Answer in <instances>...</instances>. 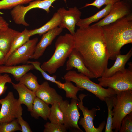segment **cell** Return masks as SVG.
Segmentation results:
<instances>
[{"mask_svg": "<svg viewBox=\"0 0 132 132\" xmlns=\"http://www.w3.org/2000/svg\"><path fill=\"white\" fill-rule=\"evenodd\" d=\"M34 69V66L30 64L18 66L2 65L0 66V74L3 73L11 74L15 80L19 81L20 79L23 75L30 71Z\"/></svg>", "mask_w": 132, "mask_h": 132, "instance_id": "18", "label": "cell"}, {"mask_svg": "<svg viewBox=\"0 0 132 132\" xmlns=\"http://www.w3.org/2000/svg\"><path fill=\"white\" fill-rule=\"evenodd\" d=\"M132 7L122 0L112 5L109 14L105 17L92 25L102 27L132 13Z\"/></svg>", "mask_w": 132, "mask_h": 132, "instance_id": "12", "label": "cell"}, {"mask_svg": "<svg viewBox=\"0 0 132 132\" xmlns=\"http://www.w3.org/2000/svg\"><path fill=\"white\" fill-rule=\"evenodd\" d=\"M0 123L9 122L22 116L23 108L12 92H9L5 98L0 99Z\"/></svg>", "mask_w": 132, "mask_h": 132, "instance_id": "8", "label": "cell"}, {"mask_svg": "<svg viewBox=\"0 0 132 132\" xmlns=\"http://www.w3.org/2000/svg\"><path fill=\"white\" fill-rule=\"evenodd\" d=\"M36 97L48 105L60 102L63 101L62 97L55 89L51 87L47 81L43 82L35 92Z\"/></svg>", "mask_w": 132, "mask_h": 132, "instance_id": "15", "label": "cell"}, {"mask_svg": "<svg viewBox=\"0 0 132 132\" xmlns=\"http://www.w3.org/2000/svg\"><path fill=\"white\" fill-rule=\"evenodd\" d=\"M132 55V48L126 54L122 55L120 54L117 55L115 62L113 66L110 68H107L101 77H108L111 76L118 71H124L126 69L125 65Z\"/></svg>", "mask_w": 132, "mask_h": 132, "instance_id": "20", "label": "cell"}, {"mask_svg": "<svg viewBox=\"0 0 132 132\" xmlns=\"http://www.w3.org/2000/svg\"><path fill=\"white\" fill-rule=\"evenodd\" d=\"M113 4L106 5L103 8L91 16L84 19H81L76 25L79 28L87 27L93 22L105 17L109 14Z\"/></svg>", "mask_w": 132, "mask_h": 132, "instance_id": "23", "label": "cell"}, {"mask_svg": "<svg viewBox=\"0 0 132 132\" xmlns=\"http://www.w3.org/2000/svg\"><path fill=\"white\" fill-rule=\"evenodd\" d=\"M59 0H37L29 3L26 6L22 5L17 6L10 11V14L12 19L15 23L22 24L25 26H29L25 20V16L30 10L35 8H38L44 10L47 13L50 12V8L55 1ZM65 2L66 0H61Z\"/></svg>", "mask_w": 132, "mask_h": 132, "instance_id": "7", "label": "cell"}, {"mask_svg": "<svg viewBox=\"0 0 132 132\" xmlns=\"http://www.w3.org/2000/svg\"><path fill=\"white\" fill-rule=\"evenodd\" d=\"M75 48L74 36L70 33L59 36L55 43V50L48 61L40 65L42 69L50 74L55 73L63 66L67 58Z\"/></svg>", "mask_w": 132, "mask_h": 132, "instance_id": "3", "label": "cell"}, {"mask_svg": "<svg viewBox=\"0 0 132 132\" xmlns=\"http://www.w3.org/2000/svg\"><path fill=\"white\" fill-rule=\"evenodd\" d=\"M125 3L132 7V0H122Z\"/></svg>", "mask_w": 132, "mask_h": 132, "instance_id": "37", "label": "cell"}, {"mask_svg": "<svg viewBox=\"0 0 132 132\" xmlns=\"http://www.w3.org/2000/svg\"><path fill=\"white\" fill-rule=\"evenodd\" d=\"M44 132H66L67 129L63 124L47 122L44 125Z\"/></svg>", "mask_w": 132, "mask_h": 132, "instance_id": "30", "label": "cell"}, {"mask_svg": "<svg viewBox=\"0 0 132 132\" xmlns=\"http://www.w3.org/2000/svg\"><path fill=\"white\" fill-rule=\"evenodd\" d=\"M19 82L35 93L40 85L38 83L37 77L31 72L26 73L20 79Z\"/></svg>", "mask_w": 132, "mask_h": 132, "instance_id": "25", "label": "cell"}, {"mask_svg": "<svg viewBox=\"0 0 132 132\" xmlns=\"http://www.w3.org/2000/svg\"><path fill=\"white\" fill-rule=\"evenodd\" d=\"M112 129L118 132L122 120L132 112V90L117 92L113 97Z\"/></svg>", "mask_w": 132, "mask_h": 132, "instance_id": "5", "label": "cell"}, {"mask_svg": "<svg viewBox=\"0 0 132 132\" xmlns=\"http://www.w3.org/2000/svg\"><path fill=\"white\" fill-rule=\"evenodd\" d=\"M48 119L51 122L63 124V115L59 102H55L51 105Z\"/></svg>", "mask_w": 132, "mask_h": 132, "instance_id": "26", "label": "cell"}, {"mask_svg": "<svg viewBox=\"0 0 132 132\" xmlns=\"http://www.w3.org/2000/svg\"><path fill=\"white\" fill-rule=\"evenodd\" d=\"M29 30L25 29L22 32H20L15 37L9 51L5 56V62L10 55L14 51L29 40L30 37L29 34Z\"/></svg>", "mask_w": 132, "mask_h": 132, "instance_id": "24", "label": "cell"}, {"mask_svg": "<svg viewBox=\"0 0 132 132\" xmlns=\"http://www.w3.org/2000/svg\"><path fill=\"white\" fill-rule=\"evenodd\" d=\"M22 132H32V131L28 123L23 119L22 116H19L17 118Z\"/></svg>", "mask_w": 132, "mask_h": 132, "instance_id": "34", "label": "cell"}, {"mask_svg": "<svg viewBox=\"0 0 132 132\" xmlns=\"http://www.w3.org/2000/svg\"><path fill=\"white\" fill-rule=\"evenodd\" d=\"M5 55L0 50V66L5 65Z\"/></svg>", "mask_w": 132, "mask_h": 132, "instance_id": "36", "label": "cell"}, {"mask_svg": "<svg viewBox=\"0 0 132 132\" xmlns=\"http://www.w3.org/2000/svg\"><path fill=\"white\" fill-rule=\"evenodd\" d=\"M87 95L81 94L79 95V101L77 102V106L82 111L83 117H81L78 121L79 124L82 126L86 132H102L106 125L105 121H103L97 128L94 125L93 121L96 116V112L100 110L99 108H93L89 110L83 105V100Z\"/></svg>", "mask_w": 132, "mask_h": 132, "instance_id": "10", "label": "cell"}, {"mask_svg": "<svg viewBox=\"0 0 132 132\" xmlns=\"http://www.w3.org/2000/svg\"><path fill=\"white\" fill-rule=\"evenodd\" d=\"M114 96L106 98L105 101L108 108V115L106 124L105 132H113L112 128L113 99Z\"/></svg>", "mask_w": 132, "mask_h": 132, "instance_id": "27", "label": "cell"}, {"mask_svg": "<svg viewBox=\"0 0 132 132\" xmlns=\"http://www.w3.org/2000/svg\"><path fill=\"white\" fill-rule=\"evenodd\" d=\"M21 130L17 119L9 122L0 123V132H13Z\"/></svg>", "mask_w": 132, "mask_h": 132, "instance_id": "28", "label": "cell"}, {"mask_svg": "<svg viewBox=\"0 0 132 132\" xmlns=\"http://www.w3.org/2000/svg\"><path fill=\"white\" fill-rule=\"evenodd\" d=\"M129 67L123 71L116 72L111 76L100 77L98 80L103 87L110 88L116 92L132 90V64L129 63Z\"/></svg>", "mask_w": 132, "mask_h": 132, "instance_id": "6", "label": "cell"}, {"mask_svg": "<svg viewBox=\"0 0 132 132\" xmlns=\"http://www.w3.org/2000/svg\"><path fill=\"white\" fill-rule=\"evenodd\" d=\"M63 78L65 80L74 83L78 87L91 92L102 101H104L106 98L114 96L117 92L110 88H104L99 84L91 81L87 76L74 70L68 71Z\"/></svg>", "mask_w": 132, "mask_h": 132, "instance_id": "4", "label": "cell"}, {"mask_svg": "<svg viewBox=\"0 0 132 132\" xmlns=\"http://www.w3.org/2000/svg\"><path fill=\"white\" fill-rule=\"evenodd\" d=\"M78 100L72 99L70 103L66 100L59 102L63 115V124L67 129L73 132H83L78 125L80 114L77 102Z\"/></svg>", "mask_w": 132, "mask_h": 132, "instance_id": "9", "label": "cell"}, {"mask_svg": "<svg viewBox=\"0 0 132 132\" xmlns=\"http://www.w3.org/2000/svg\"><path fill=\"white\" fill-rule=\"evenodd\" d=\"M12 82L11 78L7 73L3 75L0 74V96L5 92L7 89L6 84L7 83H11Z\"/></svg>", "mask_w": 132, "mask_h": 132, "instance_id": "33", "label": "cell"}, {"mask_svg": "<svg viewBox=\"0 0 132 132\" xmlns=\"http://www.w3.org/2000/svg\"><path fill=\"white\" fill-rule=\"evenodd\" d=\"M61 20L58 12H55L51 19L43 26L39 28L29 30V35L31 37L36 34H38L39 36L43 35L48 31L58 27Z\"/></svg>", "mask_w": 132, "mask_h": 132, "instance_id": "22", "label": "cell"}, {"mask_svg": "<svg viewBox=\"0 0 132 132\" xmlns=\"http://www.w3.org/2000/svg\"><path fill=\"white\" fill-rule=\"evenodd\" d=\"M9 25L8 23L3 18L0 16V29L8 28Z\"/></svg>", "mask_w": 132, "mask_h": 132, "instance_id": "35", "label": "cell"}, {"mask_svg": "<svg viewBox=\"0 0 132 132\" xmlns=\"http://www.w3.org/2000/svg\"><path fill=\"white\" fill-rule=\"evenodd\" d=\"M11 84L17 92L19 98L18 99L21 104L25 105L27 110L30 112L31 110L33 103L36 97L35 92L30 90L23 84L19 83L15 84L13 82Z\"/></svg>", "mask_w": 132, "mask_h": 132, "instance_id": "17", "label": "cell"}, {"mask_svg": "<svg viewBox=\"0 0 132 132\" xmlns=\"http://www.w3.org/2000/svg\"><path fill=\"white\" fill-rule=\"evenodd\" d=\"M50 110V108L49 105L36 97L30 112L31 116L36 119H38L40 117L44 120H47Z\"/></svg>", "mask_w": 132, "mask_h": 132, "instance_id": "21", "label": "cell"}, {"mask_svg": "<svg viewBox=\"0 0 132 132\" xmlns=\"http://www.w3.org/2000/svg\"><path fill=\"white\" fill-rule=\"evenodd\" d=\"M102 27L109 59L115 60L121 48L132 43V13Z\"/></svg>", "mask_w": 132, "mask_h": 132, "instance_id": "2", "label": "cell"}, {"mask_svg": "<svg viewBox=\"0 0 132 132\" xmlns=\"http://www.w3.org/2000/svg\"><path fill=\"white\" fill-rule=\"evenodd\" d=\"M20 32L9 27L0 29V50L5 56L9 51L14 39Z\"/></svg>", "mask_w": 132, "mask_h": 132, "instance_id": "19", "label": "cell"}, {"mask_svg": "<svg viewBox=\"0 0 132 132\" xmlns=\"http://www.w3.org/2000/svg\"><path fill=\"white\" fill-rule=\"evenodd\" d=\"M119 132H132V112L125 116L123 119Z\"/></svg>", "mask_w": 132, "mask_h": 132, "instance_id": "31", "label": "cell"}, {"mask_svg": "<svg viewBox=\"0 0 132 132\" xmlns=\"http://www.w3.org/2000/svg\"><path fill=\"white\" fill-rule=\"evenodd\" d=\"M121 0H95L93 2L90 3H86L85 5L81 8L89 6H93L98 9H100L104 5L109 4H113Z\"/></svg>", "mask_w": 132, "mask_h": 132, "instance_id": "32", "label": "cell"}, {"mask_svg": "<svg viewBox=\"0 0 132 132\" xmlns=\"http://www.w3.org/2000/svg\"><path fill=\"white\" fill-rule=\"evenodd\" d=\"M57 12L61 19L59 27L63 29H67L70 33L74 36L75 26L81 19V12L75 6L69 8L68 10L63 7L60 8L58 9Z\"/></svg>", "mask_w": 132, "mask_h": 132, "instance_id": "13", "label": "cell"}, {"mask_svg": "<svg viewBox=\"0 0 132 132\" xmlns=\"http://www.w3.org/2000/svg\"><path fill=\"white\" fill-rule=\"evenodd\" d=\"M63 29L58 27L43 34L36 45L34 53L31 59H37L43 55L47 48L50 45L53 40L62 32Z\"/></svg>", "mask_w": 132, "mask_h": 132, "instance_id": "14", "label": "cell"}, {"mask_svg": "<svg viewBox=\"0 0 132 132\" xmlns=\"http://www.w3.org/2000/svg\"><path fill=\"white\" fill-rule=\"evenodd\" d=\"M38 39L37 37L29 40L14 51L9 56L5 65H16L27 64L34 52Z\"/></svg>", "mask_w": 132, "mask_h": 132, "instance_id": "11", "label": "cell"}, {"mask_svg": "<svg viewBox=\"0 0 132 132\" xmlns=\"http://www.w3.org/2000/svg\"><path fill=\"white\" fill-rule=\"evenodd\" d=\"M75 48L95 78L101 77L109 59L102 27L79 28L74 35Z\"/></svg>", "mask_w": 132, "mask_h": 132, "instance_id": "1", "label": "cell"}, {"mask_svg": "<svg viewBox=\"0 0 132 132\" xmlns=\"http://www.w3.org/2000/svg\"><path fill=\"white\" fill-rule=\"evenodd\" d=\"M35 0H1L0 1V10L10 9L19 5L29 3Z\"/></svg>", "mask_w": 132, "mask_h": 132, "instance_id": "29", "label": "cell"}, {"mask_svg": "<svg viewBox=\"0 0 132 132\" xmlns=\"http://www.w3.org/2000/svg\"><path fill=\"white\" fill-rule=\"evenodd\" d=\"M68 58V59L66 63L67 71L75 68L80 73L89 78H95L93 74L85 66L80 55L75 48L72 50Z\"/></svg>", "mask_w": 132, "mask_h": 132, "instance_id": "16", "label": "cell"}]
</instances>
